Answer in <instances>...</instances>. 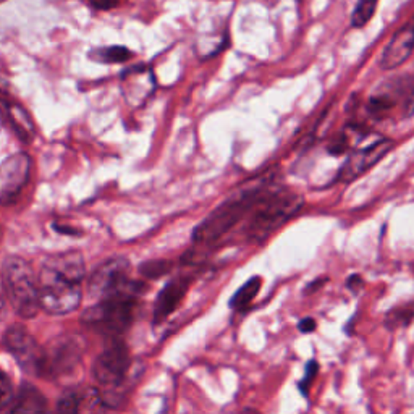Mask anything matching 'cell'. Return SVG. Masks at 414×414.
I'll use <instances>...</instances> for the list:
<instances>
[{"label":"cell","instance_id":"cell-1","mask_svg":"<svg viewBox=\"0 0 414 414\" xmlns=\"http://www.w3.org/2000/svg\"><path fill=\"white\" fill-rule=\"evenodd\" d=\"M84 263L80 253L51 256L39 272V303L49 314L73 313L81 303Z\"/></svg>","mask_w":414,"mask_h":414},{"label":"cell","instance_id":"cell-2","mask_svg":"<svg viewBox=\"0 0 414 414\" xmlns=\"http://www.w3.org/2000/svg\"><path fill=\"white\" fill-rule=\"evenodd\" d=\"M303 197L293 191L265 190L247 214L249 219L245 225V235L251 241H264L293 219L303 209Z\"/></svg>","mask_w":414,"mask_h":414},{"label":"cell","instance_id":"cell-3","mask_svg":"<svg viewBox=\"0 0 414 414\" xmlns=\"http://www.w3.org/2000/svg\"><path fill=\"white\" fill-rule=\"evenodd\" d=\"M267 190L264 186H254L251 190L241 191L222 202L212 210L193 232V243L197 249L209 247L222 240L228 232L233 230L243 219L249 214L256 201Z\"/></svg>","mask_w":414,"mask_h":414},{"label":"cell","instance_id":"cell-4","mask_svg":"<svg viewBox=\"0 0 414 414\" xmlns=\"http://www.w3.org/2000/svg\"><path fill=\"white\" fill-rule=\"evenodd\" d=\"M138 290L139 287L134 283L119 293L99 300L96 306L84 313L83 322L99 334L112 337L123 334L132 326L134 314H136Z\"/></svg>","mask_w":414,"mask_h":414},{"label":"cell","instance_id":"cell-5","mask_svg":"<svg viewBox=\"0 0 414 414\" xmlns=\"http://www.w3.org/2000/svg\"><path fill=\"white\" fill-rule=\"evenodd\" d=\"M2 277L7 298L10 300L18 316L25 319L34 317L40 308V303L39 287L33 267L25 259L12 256L3 263Z\"/></svg>","mask_w":414,"mask_h":414},{"label":"cell","instance_id":"cell-6","mask_svg":"<svg viewBox=\"0 0 414 414\" xmlns=\"http://www.w3.org/2000/svg\"><path fill=\"white\" fill-rule=\"evenodd\" d=\"M130 366H132V358L127 345L117 341L107 348L103 353L99 354V358L94 363V377L102 387L106 393H110L119 389L123 384L127 377Z\"/></svg>","mask_w":414,"mask_h":414},{"label":"cell","instance_id":"cell-7","mask_svg":"<svg viewBox=\"0 0 414 414\" xmlns=\"http://www.w3.org/2000/svg\"><path fill=\"white\" fill-rule=\"evenodd\" d=\"M3 343L25 372L33 376H42L44 350L40 348L34 337L25 327L15 326L8 328L5 337H3Z\"/></svg>","mask_w":414,"mask_h":414},{"label":"cell","instance_id":"cell-8","mask_svg":"<svg viewBox=\"0 0 414 414\" xmlns=\"http://www.w3.org/2000/svg\"><path fill=\"white\" fill-rule=\"evenodd\" d=\"M130 264L127 259L115 258L99 265L88 282V291L93 298L102 300L125 290L128 283Z\"/></svg>","mask_w":414,"mask_h":414},{"label":"cell","instance_id":"cell-9","mask_svg":"<svg viewBox=\"0 0 414 414\" xmlns=\"http://www.w3.org/2000/svg\"><path fill=\"white\" fill-rule=\"evenodd\" d=\"M393 147V141L389 138H379L377 141L367 144V146L361 147V149L354 151L351 154L341 169L339 170L335 182L340 183H351L353 180H356L367 172L369 169H372L377 162L384 159Z\"/></svg>","mask_w":414,"mask_h":414},{"label":"cell","instance_id":"cell-10","mask_svg":"<svg viewBox=\"0 0 414 414\" xmlns=\"http://www.w3.org/2000/svg\"><path fill=\"white\" fill-rule=\"evenodd\" d=\"M83 354V343L75 337H62L44 350L42 376H64L78 366Z\"/></svg>","mask_w":414,"mask_h":414},{"label":"cell","instance_id":"cell-11","mask_svg":"<svg viewBox=\"0 0 414 414\" xmlns=\"http://www.w3.org/2000/svg\"><path fill=\"white\" fill-rule=\"evenodd\" d=\"M31 159L28 154L10 156L0 164V202H10L28 183Z\"/></svg>","mask_w":414,"mask_h":414},{"label":"cell","instance_id":"cell-12","mask_svg":"<svg viewBox=\"0 0 414 414\" xmlns=\"http://www.w3.org/2000/svg\"><path fill=\"white\" fill-rule=\"evenodd\" d=\"M413 51H414V21L404 25L403 28L390 39V42L387 44L384 53H382L380 66L387 71L398 69L400 65H403L404 62L411 57Z\"/></svg>","mask_w":414,"mask_h":414},{"label":"cell","instance_id":"cell-13","mask_svg":"<svg viewBox=\"0 0 414 414\" xmlns=\"http://www.w3.org/2000/svg\"><path fill=\"white\" fill-rule=\"evenodd\" d=\"M193 282V277L180 276L165 285L164 290L157 296L156 308H154V321L162 322L165 321L175 309L182 304L184 295L188 293Z\"/></svg>","mask_w":414,"mask_h":414},{"label":"cell","instance_id":"cell-14","mask_svg":"<svg viewBox=\"0 0 414 414\" xmlns=\"http://www.w3.org/2000/svg\"><path fill=\"white\" fill-rule=\"evenodd\" d=\"M47 409V402L44 395L31 384H23L13 397V413H40Z\"/></svg>","mask_w":414,"mask_h":414},{"label":"cell","instance_id":"cell-15","mask_svg":"<svg viewBox=\"0 0 414 414\" xmlns=\"http://www.w3.org/2000/svg\"><path fill=\"white\" fill-rule=\"evenodd\" d=\"M94 393H96V390L88 391V393H81L78 390L65 391V393L62 395L60 402H58L57 409L60 413H78L84 408V404H88V408L93 409L94 408L93 403H101V402H89Z\"/></svg>","mask_w":414,"mask_h":414},{"label":"cell","instance_id":"cell-16","mask_svg":"<svg viewBox=\"0 0 414 414\" xmlns=\"http://www.w3.org/2000/svg\"><path fill=\"white\" fill-rule=\"evenodd\" d=\"M260 287H263V278L260 277H253L249 278L245 285H243L240 290L235 291V295L232 296L230 300V308L241 310L245 309L246 306H249L253 303L256 296H258Z\"/></svg>","mask_w":414,"mask_h":414},{"label":"cell","instance_id":"cell-17","mask_svg":"<svg viewBox=\"0 0 414 414\" xmlns=\"http://www.w3.org/2000/svg\"><path fill=\"white\" fill-rule=\"evenodd\" d=\"M377 5H379V0H358L353 15H351V25L354 28L366 26L372 20V16H374Z\"/></svg>","mask_w":414,"mask_h":414},{"label":"cell","instance_id":"cell-18","mask_svg":"<svg viewBox=\"0 0 414 414\" xmlns=\"http://www.w3.org/2000/svg\"><path fill=\"white\" fill-rule=\"evenodd\" d=\"M414 321V306L406 304L402 308H395L387 313L385 316V327L393 328L398 327H406Z\"/></svg>","mask_w":414,"mask_h":414},{"label":"cell","instance_id":"cell-19","mask_svg":"<svg viewBox=\"0 0 414 414\" xmlns=\"http://www.w3.org/2000/svg\"><path fill=\"white\" fill-rule=\"evenodd\" d=\"M172 267L173 264L170 263V260L157 259V260H149V263H144L139 271H141L143 276L149 278H159L172 271Z\"/></svg>","mask_w":414,"mask_h":414},{"label":"cell","instance_id":"cell-20","mask_svg":"<svg viewBox=\"0 0 414 414\" xmlns=\"http://www.w3.org/2000/svg\"><path fill=\"white\" fill-rule=\"evenodd\" d=\"M132 56L133 53L123 46H112L101 51V58L103 62H107V64H123Z\"/></svg>","mask_w":414,"mask_h":414},{"label":"cell","instance_id":"cell-21","mask_svg":"<svg viewBox=\"0 0 414 414\" xmlns=\"http://www.w3.org/2000/svg\"><path fill=\"white\" fill-rule=\"evenodd\" d=\"M13 402V387L8 377L0 371V411L10 406Z\"/></svg>","mask_w":414,"mask_h":414},{"label":"cell","instance_id":"cell-22","mask_svg":"<svg viewBox=\"0 0 414 414\" xmlns=\"http://www.w3.org/2000/svg\"><path fill=\"white\" fill-rule=\"evenodd\" d=\"M317 372H319V364H317V361H314V359H313V361H309V363H308V366H306V376H304V379L301 380L300 384H298L300 390H301V393L306 395V397H308L309 387H310V384H313V380L316 379Z\"/></svg>","mask_w":414,"mask_h":414},{"label":"cell","instance_id":"cell-23","mask_svg":"<svg viewBox=\"0 0 414 414\" xmlns=\"http://www.w3.org/2000/svg\"><path fill=\"white\" fill-rule=\"evenodd\" d=\"M348 149V136L345 133L337 134V136L332 139V143L328 144V152L330 154H343V152Z\"/></svg>","mask_w":414,"mask_h":414},{"label":"cell","instance_id":"cell-24","mask_svg":"<svg viewBox=\"0 0 414 414\" xmlns=\"http://www.w3.org/2000/svg\"><path fill=\"white\" fill-rule=\"evenodd\" d=\"M121 0H89V3L96 8V10H112V8L119 7Z\"/></svg>","mask_w":414,"mask_h":414},{"label":"cell","instance_id":"cell-25","mask_svg":"<svg viewBox=\"0 0 414 414\" xmlns=\"http://www.w3.org/2000/svg\"><path fill=\"white\" fill-rule=\"evenodd\" d=\"M346 288L353 291V293H358L359 290H363V288H364L363 277L356 276V273H354V276H350L348 280H346Z\"/></svg>","mask_w":414,"mask_h":414},{"label":"cell","instance_id":"cell-26","mask_svg":"<svg viewBox=\"0 0 414 414\" xmlns=\"http://www.w3.org/2000/svg\"><path fill=\"white\" fill-rule=\"evenodd\" d=\"M316 327H317V324L313 317L301 319L300 324H298V330L301 332V334H310V332L316 330Z\"/></svg>","mask_w":414,"mask_h":414},{"label":"cell","instance_id":"cell-27","mask_svg":"<svg viewBox=\"0 0 414 414\" xmlns=\"http://www.w3.org/2000/svg\"><path fill=\"white\" fill-rule=\"evenodd\" d=\"M324 283H327V277H322V278H317V280L310 282L308 288H306V295H310L314 293V291L319 290V288L324 287Z\"/></svg>","mask_w":414,"mask_h":414},{"label":"cell","instance_id":"cell-28","mask_svg":"<svg viewBox=\"0 0 414 414\" xmlns=\"http://www.w3.org/2000/svg\"><path fill=\"white\" fill-rule=\"evenodd\" d=\"M404 112H406V115H413L414 114V89L411 93L408 94L406 103H404Z\"/></svg>","mask_w":414,"mask_h":414},{"label":"cell","instance_id":"cell-29","mask_svg":"<svg viewBox=\"0 0 414 414\" xmlns=\"http://www.w3.org/2000/svg\"><path fill=\"white\" fill-rule=\"evenodd\" d=\"M5 300H7L5 285H3V277H2V272H0V310L5 308Z\"/></svg>","mask_w":414,"mask_h":414},{"label":"cell","instance_id":"cell-30","mask_svg":"<svg viewBox=\"0 0 414 414\" xmlns=\"http://www.w3.org/2000/svg\"><path fill=\"white\" fill-rule=\"evenodd\" d=\"M0 238H2V233H0Z\"/></svg>","mask_w":414,"mask_h":414}]
</instances>
